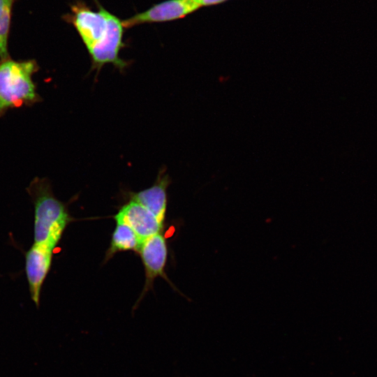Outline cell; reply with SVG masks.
<instances>
[{"label": "cell", "instance_id": "5", "mask_svg": "<svg viewBox=\"0 0 377 377\" xmlns=\"http://www.w3.org/2000/svg\"><path fill=\"white\" fill-rule=\"evenodd\" d=\"M199 8L195 0H167L122 20V23L128 29L145 23L169 22L183 18Z\"/></svg>", "mask_w": 377, "mask_h": 377}, {"label": "cell", "instance_id": "3", "mask_svg": "<svg viewBox=\"0 0 377 377\" xmlns=\"http://www.w3.org/2000/svg\"><path fill=\"white\" fill-rule=\"evenodd\" d=\"M107 26L102 37L88 50L91 71L99 72L103 66L112 64L122 71L128 63L119 57L120 50L124 47L123 35L124 27L122 20L107 10Z\"/></svg>", "mask_w": 377, "mask_h": 377}, {"label": "cell", "instance_id": "7", "mask_svg": "<svg viewBox=\"0 0 377 377\" xmlns=\"http://www.w3.org/2000/svg\"><path fill=\"white\" fill-rule=\"evenodd\" d=\"M114 219L117 223L128 225L142 241L160 233L163 226L151 212L132 200L120 209Z\"/></svg>", "mask_w": 377, "mask_h": 377}, {"label": "cell", "instance_id": "10", "mask_svg": "<svg viewBox=\"0 0 377 377\" xmlns=\"http://www.w3.org/2000/svg\"><path fill=\"white\" fill-rule=\"evenodd\" d=\"M142 241L128 225L117 223L112 234L110 246L107 252L108 258L121 251L138 250Z\"/></svg>", "mask_w": 377, "mask_h": 377}, {"label": "cell", "instance_id": "11", "mask_svg": "<svg viewBox=\"0 0 377 377\" xmlns=\"http://www.w3.org/2000/svg\"><path fill=\"white\" fill-rule=\"evenodd\" d=\"M15 0H0V59L8 58V41Z\"/></svg>", "mask_w": 377, "mask_h": 377}, {"label": "cell", "instance_id": "4", "mask_svg": "<svg viewBox=\"0 0 377 377\" xmlns=\"http://www.w3.org/2000/svg\"><path fill=\"white\" fill-rule=\"evenodd\" d=\"M98 12L84 2L78 1L71 6V12L62 16L74 26L87 50L103 35L107 26V10L96 1Z\"/></svg>", "mask_w": 377, "mask_h": 377}, {"label": "cell", "instance_id": "6", "mask_svg": "<svg viewBox=\"0 0 377 377\" xmlns=\"http://www.w3.org/2000/svg\"><path fill=\"white\" fill-rule=\"evenodd\" d=\"M54 249L34 243L26 254L25 272L31 300L38 306L42 285L50 269Z\"/></svg>", "mask_w": 377, "mask_h": 377}, {"label": "cell", "instance_id": "1", "mask_svg": "<svg viewBox=\"0 0 377 377\" xmlns=\"http://www.w3.org/2000/svg\"><path fill=\"white\" fill-rule=\"evenodd\" d=\"M27 190L34 205V243L54 249L71 220L66 207L45 179L36 178Z\"/></svg>", "mask_w": 377, "mask_h": 377}, {"label": "cell", "instance_id": "2", "mask_svg": "<svg viewBox=\"0 0 377 377\" xmlns=\"http://www.w3.org/2000/svg\"><path fill=\"white\" fill-rule=\"evenodd\" d=\"M38 70L34 59L0 61V117L8 110L30 105L40 100L32 76Z\"/></svg>", "mask_w": 377, "mask_h": 377}, {"label": "cell", "instance_id": "12", "mask_svg": "<svg viewBox=\"0 0 377 377\" xmlns=\"http://www.w3.org/2000/svg\"><path fill=\"white\" fill-rule=\"evenodd\" d=\"M228 0H195L199 7L209 6L221 4Z\"/></svg>", "mask_w": 377, "mask_h": 377}, {"label": "cell", "instance_id": "9", "mask_svg": "<svg viewBox=\"0 0 377 377\" xmlns=\"http://www.w3.org/2000/svg\"><path fill=\"white\" fill-rule=\"evenodd\" d=\"M170 182L169 176L160 171L157 179L151 187L133 193L132 200L140 204L163 223L167 205V188Z\"/></svg>", "mask_w": 377, "mask_h": 377}, {"label": "cell", "instance_id": "8", "mask_svg": "<svg viewBox=\"0 0 377 377\" xmlns=\"http://www.w3.org/2000/svg\"><path fill=\"white\" fill-rule=\"evenodd\" d=\"M138 251L145 269V290L151 286L156 277L164 276L168 256L165 239L161 233L151 236L142 241Z\"/></svg>", "mask_w": 377, "mask_h": 377}]
</instances>
